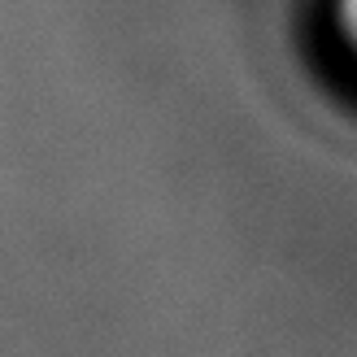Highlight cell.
<instances>
[{"label": "cell", "instance_id": "obj_1", "mask_svg": "<svg viewBox=\"0 0 357 357\" xmlns=\"http://www.w3.org/2000/svg\"><path fill=\"white\" fill-rule=\"evenodd\" d=\"M340 22H344L349 40H353V48H357V0H340Z\"/></svg>", "mask_w": 357, "mask_h": 357}]
</instances>
